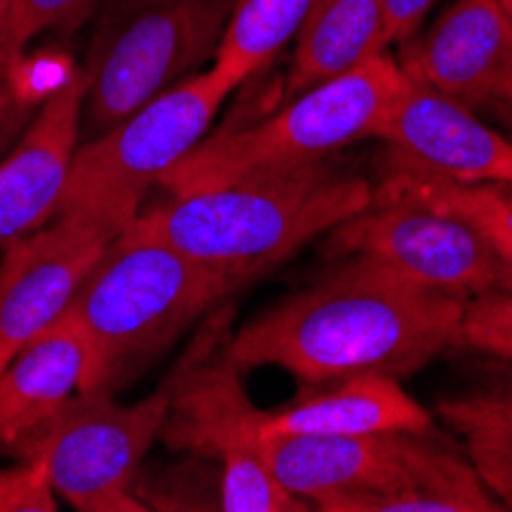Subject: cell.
<instances>
[{"mask_svg": "<svg viewBox=\"0 0 512 512\" xmlns=\"http://www.w3.org/2000/svg\"><path fill=\"white\" fill-rule=\"evenodd\" d=\"M341 261L307 289L264 307L221 353L240 371L273 365L319 387L365 371L405 378L460 344L463 301L375 258Z\"/></svg>", "mask_w": 512, "mask_h": 512, "instance_id": "1", "label": "cell"}, {"mask_svg": "<svg viewBox=\"0 0 512 512\" xmlns=\"http://www.w3.org/2000/svg\"><path fill=\"white\" fill-rule=\"evenodd\" d=\"M371 200L375 191L365 178L322 160L163 191L160 203H145L138 221L243 289L316 237H329Z\"/></svg>", "mask_w": 512, "mask_h": 512, "instance_id": "2", "label": "cell"}, {"mask_svg": "<svg viewBox=\"0 0 512 512\" xmlns=\"http://www.w3.org/2000/svg\"><path fill=\"white\" fill-rule=\"evenodd\" d=\"M234 292V279L135 218L111 240L65 313L86 353L80 393H117Z\"/></svg>", "mask_w": 512, "mask_h": 512, "instance_id": "3", "label": "cell"}, {"mask_svg": "<svg viewBox=\"0 0 512 512\" xmlns=\"http://www.w3.org/2000/svg\"><path fill=\"white\" fill-rule=\"evenodd\" d=\"M402 83L405 74L399 59L384 50L341 77L298 92L286 108L252 126L203 138L188 157L175 163V169H169L160 191H184L252 172L329 160L359 138H375Z\"/></svg>", "mask_w": 512, "mask_h": 512, "instance_id": "4", "label": "cell"}, {"mask_svg": "<svg viewBox=\"0 0 512 512\" xmlns=\"http://www.w3.org/2000/svg\"><path fill=\"white\" fill-rule=\"evenodd\" d=\"M230 89L209 65L157 99L77 145L56 218H80L111 234L126 230L160 181L188 157L212 126Z\"/></svg>", "mask_w": 512, "mask_h": 512, "instance_id": "5", "label": "cell"}, {"mask_svg": "<svg viewBox=\"0 0 512 512\" xmlns=\"http://www.w3.org/2000/svg\"><path fill=\"white\" fill-rule=\"evenodd\" d=\"M234 0H108L83 62L80 138H96L218 56Z\"/></svg>", "mask_w": 512, "mask_h": 512, "instance_id": "6", "label": "cell"}, {"mask_svg": "<svg viewBox=\"0 0 512 512\" xmlns=\"http://www.w3.org/2000/svg\"><path fill=\"white\" fill-rule=\"evenodd\" d=\"M178 384V362L169 378L142 402L120 405L114 393H77L13 454L43 463L59 500L80 512H145L135 494L145 454L163 436Z\"/></svg>", "mask_w": 512, "mask_h": 512, "instance_id": "7", "label": "cell"}, {"mask_svg": "<svg viewBox=\"0 0 512 512\" xmlns=\"http://www.w3.org/2000/svg\"><path fill=\"white\" fill-rule=\"evenodd\" d=\"M325 249L338 258H375L463 304L512 289V270L473 224L408 200H371L332 230Z\"/></svg>", "mask_w": 512, "mask_h": 512, "instance_id": "8", "label": "cell"}, {"mask_svg": "<svg viewBox=\"0 0 512 512\" xmlns=\"http://www.w3.org/2000/svg\"><path fill=\"white\" fill-rule=\"evenodd\" d=\"M117 234L80 218H53L0 255V368L68 313Z\"/></svg>", "mask_w": 512, "mask_h": 512, "instance_id": "9", "label": "cell"}, {"mask_svg": "<svg viewBox=\"0 0 512 512\" xmlns=\"http://www.w3.org/2000/svg\"><path fill=\"white\" fill-rule=\"evenodd\" d=\"M375 138L384 169H408L451 181H512V138L491 129L448 92L405 77Z\"/></svg>", "mask_w": 512, "mask_h": 512, "instance_id": "10", "label": "cell"}, {"mask_svg": "<svg viewBox=\"0 0 512 512\" xmlns=\"http://www.w3.org/2000/svg\"><path fill=\"white\" fill-rule=\"evenodd\" d=\"M396 59L405 77L467 108L512 117V19L503 0H454Z\"/></svg>", "mask_w": 512, "mask_h": 512, "instance_id": "11", "label": "cell"}, {"mask_svg": "<svg viewBox=\"0 0 512 512\" xmlns=\"http://www.w3.org/2000/svg\"><path fill=\"white\" fill-rule=\"evenodd\" d=\"M86 77L74 74L34 114L22 142L0 163V255L56 218L68 169L80 145Z\"/></svg>", "mask_w": 512, "mask_h": 512, "instance_id": "12", "label": "cell"}, {"mask_svg": "<svg viewBox=\"0 0 512 512\" xmlns=\"http://www.w3.org/2000/svg\"><path fill=\"white\" fill-rule=\"evenodd\" d=\"M430 430V411L411 399L393 375L378 371L304 387L295 402L258 411L261 442L276 436H378Z\"/></svg>", "mask_w": 512, "mask_h": 512, "instance_id": "13", "label": "cell"}, {"mask_svg": "<svg viewBox=\"0 0 512 512\" xmlns=\"http://www.w3.org/2000/svg\"><path fill=\"white\" fill-rule=\"evenodd\" d=\"M83 341L62 316L50 332L19 350L0 368V451H10L40 430L80 393Z\"/></svg>", "mask_w": 512, "mask_h": 512, "instance_id": "14", "label": "cell"}, {"mask_svg": "<svg viewBox=\"0 0 512 512\" xmlns=\"http://www.w3.org/2000/svg\"><path fill=\"white\" fill-rule=\"evenodd\" d=\"M384 0H313V7L295 37L289 68V96L341 77L387 46Z\"/></svg>", "mask_w": 512, "mask_h": 512, "instance_id": "15", "label": "cell"}, {"mask_svg": "<svg viewBox=\"0 0 512 512\" xmlns=\"http://www.w3.org/2000/svg\"><path fill=\"white\" fill-rule=\"evenodd\" d=\"M375 200H408L463 218L512 270V181H451L408 169H384Z\"/></svg>", "mask_w": 512, "mask_h": 512, "instance_id": "16", "label": "cell"}, {"mask_svg": "<svg viewBox=\"0 0 512 512\" xmlns=\"http://www.w3.org/2000/svg\"><path fill=\"white\" fill-rule=\"evenodd\" d=\"M439 414L460 433L473 470L503 509H512V378L442 399Z\"/></svg>", "mask_w": 512, "mask_h": 512, "instance_id": "17", "label": "cell"}, {"mask_svg": "<svg viewBox=\"0 0 512 512\" xmlns=\"http://www.w3.org/2000/svg\"><path fill=\"white\" fill-rule=\"evenodd\" d=\"M313 0H234L212 68L230 86L240 89L261 74L283 46L298 37Z\"/></svg>", "mask_w": 512, "mask_h": 512, "instance_id": "18", "label": "cell"}, {"mask_svg": "<svg viewBox=\"0 0 512 512\" xmlns=\"http://www.w3.org/2000/svg\"><path fill=\"white\" fill-rule=\"evenodd\" d=\"M218 512H307L304 497L283 485L258 448L234 451L218 460Z\"/></svg>", "mask_w": 512, "mask_h": 512, "instance_id": "19", "label": "cell"}, {"mask_svg": "<svg viewBox=\"0 0 512 512\" xmlns=\"http://www.w3.org/2000/svg\"><path fill=\"white\" fill-rule=\"evenodd\" d=\"M172 467L138 473L135 494L148 509H218L221 463L200 454H181Z\"/></svg>", "mask_w": 512, "mask_h": 512, "instance_id": "20", "label": "cell"}, {"mask_svg": "<svg viewBox=\"0 0 512 512\" xmlns=\"http://www.w3.org/2000/svg\"><path fill=\"white\" fill-rule=\"evenodd\" d=\"M99 0H13L7 25L0 31V62H10L50 31H74Z\"/></svg>", "mask_w": 512, "mask_h": 512, "instance_id": "21", "label": "cell"}, {"mask_svg": "<svg viewBox=\"0 0 512 512\" xmlns=\"http://www.w3.org/2000/svg\"><path fill=\"white\" fill-rule=\"evenodd\" d=\"M460 344L512 359V289L488 292L463 304Z\"/></svg>", "mask_w": 512, "mask_h": 512, "instance_id": "22", "label": "cell"}, {"mask_svg": "<svg viewBox=\"0 0 512 512\" xmlns=\"http://www.w3.org/2000/svg\"><path fill=\"white\" fill-rule=\"evenodd\" d=\"M59 494L46 476L43 463L19 460L0 470V512H56Z\"/></svg>", "mask_w": 512, "mask_h": 512, "instance_id": "23", "label": "cell"}, {"mask_svg": "<svg viewBox=\"0 0 512 512\" xmlns=\"http://www.w3.org/2000/svg\"><path fill=\"white\" fill-rule=\"evenodd\" d=\"M40 108L25 99V92L16 86L10 62H0V163L22 142L34 114Z\"/></svg>", "mask_w": 512, "mask_h": 512, "instance_id": "24", "label": "cell"}, {"mask_svg": "<svg viewBox=\"0 0 512 512\" xmlns=\"http://www.w3.org/2000/svg\"><path fill=\"white\" fill-rule=\"evenodd\" d=\"M387 4V16H384V37L387 46L396 43L402 46L405 40H411L417 31H421L427 13L433 10L436 0H384Z\"/></svg>", "mask_w": 512, "mask_h": 512, "instance_id": "25", "label": "cell"}, {"mask_svg": "<svg viewBox=\"0 0 512 512\" xmlns=\"http://www.w3.org/2000/svg\"><path fill=\"white\" fill-rule=\"evenodd\" d=\"M10 7H13V0H0V31H4V25H7Z\"/></svg>", "mask_w": 512, "mask_h": 512, "instance_id": "26", "label": "cell"}, {"mask_svg": "<svg viewBox=\"0 0 512 512\" xmlns=\"http://www.w3.org/2000/svg\"><path fill=\"white\" fill-rule=\"evenodd\" d=\"M503 7H506V13H509V19H512V0H503Z\"/></svg>", "mask_w": 512, "mask_h": 512, "instance_id": "27", "label": "cell"}]
</instances>
